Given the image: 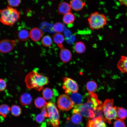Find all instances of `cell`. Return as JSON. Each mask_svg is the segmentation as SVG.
<instances>
[{
    "mask_svg": "<svg viewBox=\"0 0 127 127\" xmlns=\"http://www.w3.org/2000/svg\"><path fill=\"white\" fill-rule=\"evenodd\" d=\"M89 93L87 102L75 106L73 113L78 112L84 117L92 118L95 117L97 110H103V104L98 99L97 95L94 93Z\"/></svg>",
    "mask_w": 127,
    "mask_h": 127,
    "instance_id": "cell-1",
    "label": "cell"
},
{
    "mask_svg": "<svg viewBox=\"0 0 127 127\" xmlns=\"http://www.w3.org/2000/svg\"><path fill=\"white\" fill-rule=\"evenodd\" d=\"M25 82L28 88L39 91L43 89L44 86L48 84V78L33 71L27 75Z\"/></svg>",
    "mask_w": 127,
    "mask_h": 127,
    "instance_id": "cell-2",
    "label": "cell"
},
{
    "mask_svg": "<svg viewBox=\"0 0 127 127\" xmlns=\"http://www.w3.org/2000/svg\"><path fill=\"white\" fill-rule=\"evenodd\" d=\"M0 22L4 24L12 26L20 19V12L11 7L0 11Z\"/></svg>",
    "mask_w": 127,
    "mask_h": 127,
    "instance_id": "cell-3",
    "label": "cell"
},
{
    "mask_svg": "<svg viewBox=\"0 0 127 127\" xmlns=\"http://www.w3.org/2000/svg\"><path fill=\"white\" fill-rule=\"evenodd\" d=\"M107 21V18L103 14L97 12L91 14L88 19L90 27L92 30L103 28L106 24Z\"/></svg>",
    "mask_w": 127,
    "mask_h": 127,
    "instance_id": "cell-4",
    "label": "cell"
},
{
    "mask_svg": "<svg viewBox=\"0 0 127 127\" xmlns=\"http://www.w3.org/2000/svg\"><path fill=\"white\" fill-rule=\"evenodd\" d=\"M50 122L53 127H59L60 123V115L54 103L49 101L46 106Z\"/></svg>",
    "mask_w": 127,
    "mask_h": 127,
    "instance_id": "cell-5",
    "label": "cell"
},
{
    "mask_svg": "<svg viewBox=\"0 0 127 127\" xmlns=\"http://www.w3.org/2000/svg\"><path fill=\"white\" fill-rule=\"evenodd\" d=\"M114 101L112 99H106L104 102L103 110L105 119L110 122L112 119H118L117 107H113Z\"/></svg>",
    "mask_w": 127,
    "mask_h": 127,
    "instance_id": "cell-6",
    "label": "cell"
},
{
    "mask_svg": "<svg viewBox=\"0 0 127 127\" xmlns=\"http://www.w3.org/2000/svg\"><path fill=\"white\" fill-rule=\"evenodd\" d=\"M57 105L59 109L63 111H67L74 106L69 96L66 94L60 95L57 100Z\"/></svg>",
    "mask_w": 127,
    "mask_h": 127,
    "instance_id": "cell-7",
    "label": "cell"
},
{
    "mask_svg": "<svg viewBox=\"0 0 127 127\" xmlns=\"http://www.w3.org/2000/svg\"><path fill=\"white\" fill-rule=\"evenodd\" d=\"M64 83L63 88L67 94L75 93L78 91L79 88L76 82L71 79L65 77L63 79Z\"/></svg>",
    "mask_w": 127,
    "mask_h": 127,
    "instance_id": "cell-8",
    "label": "cell"
},
{
    "mask_svg": "<svg viewBox=\"0 0 127 127\" xmlns=\"http://www.w3.org/2000/svg\"><path fill=\"white\" fill-rule=\"evenodd\" d=\"M15 40L5 39L0 41V52L7 53L11 51L14 48L15 44Z\"/></svg>",
    "mask_w": 127,
    "mask_h": 127,
    "instance_id": "cell-9",
    "label": "cell"
},
{
    "mask_svg": "<svg viewBox=\"0 0 127 127\" xmlns=\"http://www.w3.org/2000/svg\"><path fill=\"white\" fill-rule=\"evenodd\" d=\"M42 94L44 99L50 100V102L53 103L55 101L56 97L59 95L58 91L56 89L48 87L44 90Z\"/></svg>",
    "mask_w": 127,
    "mask_h": 127,
    "instance_id": "cell-10",
    "label": "cell"
},
{
    "mask_svg": "<svg viewBox=\"0 0 127 127\" xmlns=\"http://www.w3.org/2000/svg\"><path fill=\"white\" fill-rule=\"evenodd\" d=\"M107 120L104 118L94 117L91 119H89L86 127H107L105 122Z\"/></svg>",
    "mask_w": 127,
    "mask_h": 127,
    "instance_id": "cell-11",
    "label": "cell"
},
{
    "mask_svg": "<svg viewBox=\"0 0 127 127\" xmlns=\"http://www.w3.org/2000/svg\"><path fill=\"white\" fill-rule=\"evenodd\" d=\"M43 35L42 31L37 28L32 29L30 32V37L32 40L35 41H39Z\"/></svg>",
    "mask_w": 127,
    "mask_h": 127,
    "instance_id": "cell-12",
    "label": "cell"
},
{
    "mask_svg": "<svg viewBox=\"0 0 127 127\" xmlns=\"http://www.w3.org/2000/svg\"><path fill=\"white\" fill-rule=\"evenodd\" d=\"M71 8L69 4L65 2H62L58 5V13L60 14L64 15L70 12Z\"/></svg>",
    "mask_w": 127,
    "mask_h": 127,
    "instance_id": "cell-13",
    "label": "cell"
},
{
    "mask_svg": "<svg viewBox=\"0 0 127 127\" xmlns=\"http://www.w3.org/2000/svg\"><path fill=\"white\" fill-rule=\"evenodd\" d=\"M61 50L60 53L61 60L64 63L68 62L72 57L71 52L68 49L64 48Z\"/></svg>",
    "mask_w": 127,
    "mask_h": 127,
    "instance_id": "cell-14",
    "label": "cell"
},
{
    "mask_svg": "<svg viewBox=\"0 0 127 127\" xmlns=\"http://www.w3.org/2000/svg\"><path fill=\"white\" fill-rule=\"evenodd\" d=\"M70 4L72 9L78 11L82 9L85 5V3L82 0H71Z\"/></svg>",
    "mask_w": 127,
    "mask_h": 127,
    "instance_id": "cell-15",
    "label": "cell"
},
{
    "mask_svg": "<svg viewBox=\"0 0 127 127\" xmlns=\"http://www.w3.org/2000/svg\"><path fill=\"white\" fill-rule=\"evenodd\" d=\"M73 103L74 106H77L81 104L82 98L81 95L78 93H71L68 94Z\"/></svg>",
    "mask_w": 127,
    "mask_h": 127,
    "instance_id": "cell-16",
    "label": "cell"
},
{
    "mask_svg": "<svg viewBox=\"0 0 127 127\" xmlns=\"http://www.w3.org/2000/svg\"><path fill=\"white\" fill-rule=\"evenodd\" d=\"M117 66L121 72L127 73V56H122L117 64Z\"/></svg>",
    "mask_w": 127,
    "mask_h": 127,
    "instance_id": "cell-17",
    "label": "cell"
},
{
    "mask_svg": "<svg viewBox=\"0 0 127 127\" xmlns=\"http://www.w3.org/2000/svg\"><path fill=\"white\" fill-rule=\"evenodd\" d=\"M54 41L58 46L61 50L64 48L63 45L64 41V37L63 35L60 33H56L53 36Z\"/></svg>",
    "mask_w": 127,
    "mask_h": 127,
    "instance_id": "cell-18",
    "label": "cell"
},
{
    "mask_svg": "<svg viewBox=\"0 0 127 127\" xmlns=\"http://www.w3.org/2000/svg\"><path fill=\"white\" fill-rule=\"evenodd\" d=\"M32 98L31 96L29 93H25L21 96L20 102L22 105L25 106L29 105L31 103Z\"/></svg>",
    "mask_w": 127,
    "mask_h": 127,
    "instance_id": "cell-19",
    "label": "cell"
},
{
    "mask_svg": "<svg viewBox=\"0 0 127 127\" xmlns=\"http://www.w3.org/2000/svg\"><path fill=\"white\" fill-rule=\"evenodd\" d=\"M30 37V33L27 30L23 29L20 30L18 34V37L19 40L22 41L27 40Z\"/></svg>",
    "mask_w": 127,
    "mask_h": 127,
    "instance_id": "cell-20",
    "label": "cell"
},
{
    "mask_svg": "<svg viewBox=\"0 0 127 127\" xmlns=\"http://www.w3.org/2000/svg\"><path fill=\"white\" fill-rule=\"evenodd\" d=\"M11 111V108L6 104H4L0 105V115L5 118Z\"/></svg>",
    "mask_w": 127,
    "mask_h": 127,
    "instance_id": "cell-21",
    "label": "cell"
},
{
    "mask_svg": "<svg viewBox=\"0 0 127 127\" xmlns=\"http://www.w3.org/2000/svg\"><path fill=\"white\" fill-rule=\"evenodd\" d=\"M75 18L74 15L70 12L64 15L63 20L65 24H69L74 22Z\"/></svg>",
    "mask_w": 127,
    "mask_h": 127,
    "instance_id": "cell-22",
    "label": "cell"
},
{
    "mask_svg": "<svg viewBox=\"0 0 127 127\" xmlns=\"http://www.w3.org/2000/svg\"><path fill=\"white\" fill-rule=\"evenodd\" d=\"M74 49L75 51L77 53L81 54L85 52L86 47L83 42L79 41L76 43Z\"/></svg>",
    "mask_w": 127,
    "mask_h": 127,
    "instance_id": "cell-23",
    "label": "cell"
},
{
    "mask_svg": "<svg viewBox=\"0 0 127 127\" xmlns=\"http://www.w3.org/2000/svg\"><path fill=\"white\" fill-rule=\"evenodd\" d=\"M71 117L72 122L74 124H78L81 123L82 121L83 118L81 115L78 112L73 113Z\"/></svg>",
    "mask_w": 127,
    "mask_h": 127,
    "instance_id": "cell-24",
    "label": "cell"
},
{
    "mask_svg": "<svg viewBox=\"0 0 127 127\" xmlns=\"http://www.w3.org/2000/svg\"><path fill=\"white\" fill-rule=\"evenodd\" d=\"M117 115L119 119L124 120L127 117V110L122 107H117Z\"/></svg>",
    "mask_w": 127,
    "mask_h": 127,
    "instance_id": "cell-25",
    "label": "cell"
},
{
    "mask_svg": "<svg viewBox=\"0 0 127 127\" xmlns=\"http://www.w3.org/2000/svg\"><path fill=\"white\" fill-rule=\"evenodd\" d=\"M47 103L44 99L41 97L37 98L34 101L36 107L38 108H40L46 106Z\"/></svg>",
    "mask_w": 127,
    "mask_h": 127,
    "instance_id": "cell-26",
    "label": "cell"
},
{
    "mask_svg": "<svg viewBox=\"0 0 127 127\" xmlns=\"http://www.w3.org/2000/svg\"><path fill=\"white\" fill-rule=\"evenodd\" d=\"M97 86L96 83L94 81H90L88 82L86 85V88L89 92L94 93L95 91Z\"/></svg>",
    "mask_w": 127,
    "mask_h": 127,
    "instance_id": "cell-27",
    "label": "cell"
},
{
    "mask_svg": "<svg viewBox=\"0 0 127 127\" xmlns=\"http://www.w3.org/2000/svg\"><path fill=\"white\" fill-rule=\"evenodd\" d=\"M10 111L12 115L15 117L19 116L22 112L20 107L16 105H13L12 106L11 108Z\"/></svg>",
    "mask_w": 127,
    "mask_h": 127,
    "instance_id": "cell-28",
    "label": "cell"
},
{
    "mask_svg": "<svg viewBox=\"0 0 127 127\" xmlns=\"http://www.w3.org/2000/svg\"><path fill=\"white\" fill-rule=\"evenodd\" d=\"M41 42L44 46L48 47L51 46L52 42V40L50 36H46L42 39Z\"/></svg>",
    "mask_w": 127,
    "mask_h": 127,
    "instance_id": "cell-29",
    "label": "cell"
},
{
    "mask_svg": "<svg viewBox=\"0 0 127 127\" xmlns=\"http://www.w3.org/2000/svg\"><path fill=\"white\" fill-rule=\"evenodd\" d=\"M53 28L54 31L56 33H61L63 31L64 26L61 23L57 22L54 25Z\"/></svg>",
    "mask_w": 127,
    "mask_h": 127,
    "instance_id": "cell-30",
    "label": "cell"
},
{
    "mask_svg": "<svg viewBox=\"0 0 127 127\" xmlns=\"http://www.w3.org/2000/svg\"><path fill=\"white\" fill-rule=\"evenodd\" d=\"M115 120L114 123V127H126L123 120L119 118Z\"/></svg>",
    "mask_w": 127,
    "mask_h": 127,
    "instance_id": "cell-31",
    "label": "cell"
},
{
    "mask_svg": "<svg viewBox=\"0 0 127 127\" xmlns=\"http://www.w3.org/2000/svg\"><path fill=\"white\" fill-rule=\"evenodd\" d=\"M21 0H8V4L11 7H15L19 4Z\"/></svg>",
    "mask_w": 127,
    "mask_h": 127,
    "instance_id": "cell-32",
    "label": "cell"
},
{
    "mask_svg": "<svg viewBox=\"0 0 127 127\" xmlns=\"http://www.w3.org/2000/svg\"><path fill=\"white\" fill-rule=\"evenodd\" d=\"M6 86V83L5 81L2 79H0V91L5 90Z\"/></svg>",
    "mask_w": 127,
    "mask_h": 127,
    "instance_id": "cell-33",
    "label": "cell"
},
{
    "mask_svg": "<svg viewBox=\"0 0 127 127\" xmlns=\"http://www.w3.org/2000/svg\"><path fill=\"white\" fill-rule=\"evenodd\" d=\"M45 119L44 116L41 114H38L36 117V120L38 123L42 122Z\"/></svg>",
    "mask_w": 127,
    "mask_h": 127,
    "instance_id": "cell-34",
    "label": "cell"
},
{
    "mask_svg": "<svg viewBox=\"0 0 127 127\" xmlns=\"http://www.w3.org/2000/svg\"><path fill=\"white\" fill-rule=\"evenodd\" d=\"M46 106L43 107L41 109V114L44 117H48V114Z\"/></svg>",
    "mask_w": 127,
    "mask_h": 127,
    "instance_id": "cell-35",
    "label": "cell"
},
{
    "mask_svg": "<svg viewBox=\"0 0 127 127\" xmlns=\"http://www.w3.org/2000/svg\"><path fill=\"white\" fill-rule=\"evenodd\" d=\"M120 5H124L127 6V0H118Z\"/></svg>",
    "mask_w": 127,
    "mask_h": 127,
    "instance_id": "cell-36",
    "label": "cell"
}]
</instances>
